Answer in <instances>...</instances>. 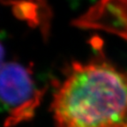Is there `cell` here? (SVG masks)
Instances as JSON below:
<instances>
[{"mask_svg":"<svg viewBox=\"0 0 127 127\" xmlns=\"http://www.w3.org/2000/svg\"><path fill=\"white\" fill-rule=\"evenodd\" d=\"M119 127H127V121H126V122H125V123H124L123 125H120Z\"/></svg>","mask_w":127,"mask_h":127,"instance_id":"3","label":"cell"},{"mask_svg":"<svg viewBox=\"0 0 127 127\" xmlns=\"http://www.w3.org/2000/svg\"><path fill=\"white\" fill-rule=\"evenodd\" d=\"M57 127H119L127 121V75L106 63H75L54 95Z\"/></svg>","mask_w":127,"mask_h":127,"instance_id":"1","label":"cell"},{"mask_svg":"<svg viewBox=\"0 0 127 127\" xmlns=\"http://www.w3.org/2000/svg\"><path fill=\"white\" fill-rule=\"evenodd\" d=\"M42 92L36 89L31 71L18 63L3 64L1 68V101L10 126L28 120L39 105Z\"/></svg>","mask_w":127,"mask_h":127,"instance_id":"2","label":"cell"}]
</instances>
